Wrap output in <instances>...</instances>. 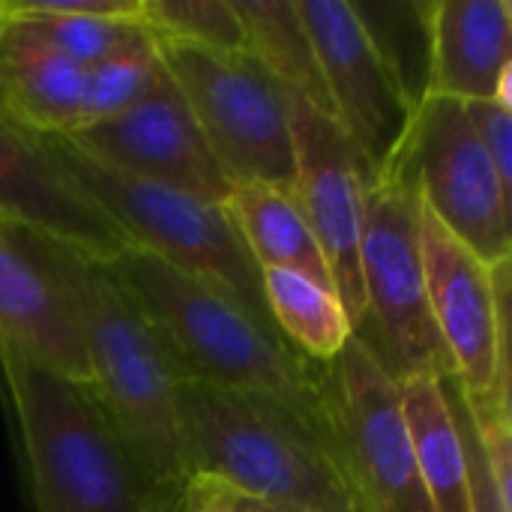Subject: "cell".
<instances>
[{
	"label": "cell",
	"mask_w": 512,
	"mask_h": 512,
	"mask_svg": "<svg viewBox=\"0 0 512 512\" xmlns=\"http://www.w3.org/2000/svg\"><path fill=\"white\" fill-rule=\"evenodd\" d=\"M402 405L414 444L420 483L432 512L471 510V474L459 426V411L450 393V378L411 375L402 378Z\"/></svg>",
	"instance_id": "e0dca14e"
},
{
	"label": "cell",
	"mask_w": 512,
	"mask_h": 512,
	"mask_svg": "<svg viewBox=\"0 0 512 512\" xmlns=\"http://www.w3.org/2000/svg\"><path fill=\"white\" fill-rule=\"evenodd\" d=\"M69 138L84 153L117 171L201 201L225 204L234 189L165 66L156 87L138 105Z\"/></svg>",
	"instance_id": "7c38bea8"
},
{
	"label": "cell",
	"mask_w": 512,
	"mask_h": 512,
	"mask_svg": "<svg viewBox=\"0 0 512 512\" xmlns=\"http://www.w3.org/2000/svg\"><path fill=\"white\" fill-rule=\"evenodd\" d=\"M153 42L141 0H0V60L48 54L93 69Z\"/></svg>",
	"instance_id": "5bb4252c"
},
{
	"label": "cell",
	"mask_w": 512,
	"mask_h": 512,
	"mask_svg": "<svg viewBox=\"0 0 512 512\" xmlns=\"http://www.w3.org/2000/svg\"><path fill=\"white\" fill-rule=\"evenodd\" d=\"M243 24L246 54L288 93L300 96L321 114H330V99L312 36L294 0H234Z\"/></svg>",
	"instance_id": "d6986e66"
},
{
	"label": "cell",
	"mask_w": 512,
	"mask_h": 512,
	"mask_svg": "<svg viewBox=\"0 0 512 512\" xmlns=\"http://www.w3.org/2000/svg\"><path fill=\"white\" fill-rule=\"evenodd\" d=\"M30 249L63 291L87 357V390L102 405L156 486L189 480L180 426L183 372L105 264L27 234Z\"/></svg>",
	"instance_id": "6da1fadb"
},
{
	"label": "cell",
	"mask_w": 512,
	"mask_h": 512,
	"mask_svg": "<svg viewBox=\"0 0 512 512\" xmlns=\"http://www.w3.org/2000/svg\"><path fill=\"white\" fill-rule=\"evenodd\" d=\"M225 207L258 270H288L324 288H333V276L321 255V246L291 192L261 183H243L231 189Z\"/></svg>",
	"instance_id": "ac0fdd59"
},
{
	"label": "cell",
	"mask_w": 512,
	"mask_h": 512,
	"mask_svg": "<svg viewBox=\"0 0 512 512\" xmlns=\"http://www.w3.org/2000/svg\"><path fill=\"white\" fill-rule=\"evenodd\" d=\"M0 225L36 234L63 249L108 264L126 234L60 171L36 132L0 102Z\"/></svg>",
	"instance_id": "4fadbf2b"
},
{
	"label": "cell",
	"mask_w": 512,
	"mask_h": 512,
	"mask_svg": "<svg viewBox=\"0 0 512 512\" xmlns=\"http://www.w3.org/2000/svg\"><path fill=\"white\" fill-rule=\"evenodd\" d=\"M144 512H186V483L183 486H165Z\"/></svg>",
	"instance_id": "484cf974"
},
{
	"label": "cell",
	"mask_w": 512,
	"mask_h": 512,
	"mask_svg": "<svg viewBox=\"0 0 512 512\" xmlns=\"http://www.w3.org/2000/svg\"><path fill=\"white\" fill-rule=\"evenodd\" d=\"M144 21L156 36L204 45L213 51L243 54V24L234 0H141Z\"/></svg>",
	"instance_id": "7402d4cb"
},
{
	"label": "cell",
	"mask_w": 512,
	"mask_h": 512,
	"mask_svg": "<svg viewBox=\"0 0 512 512\" xmlns=\"http://www.w3.org/2000/svg\"><path fill=\"white\" fill-rule=\"evenodd\" d=\"M0 102L36 135H75L87 120V69L63 57L0 60Z\"/></svg>",
	"instance_id": "ffe728a7"
},
{
	"label": "cell",
	"mask_w": 512,
	"mask_h": 512,
	"mask_svg": "<svg viewBox=\"0 0 512 512\" xmlns=\"http://www.w3.org/2000/svg\"><path fill=\"white\" fill-rule=\"evenodd\" d=\"M159 78H162V60H159L156 42L147 51L114 57V60H105L93 69H87V120H84V129L105 123V120L129 111L132 105H138L156 87Z\"/></svg>",
	"instance_id": "603a6c76"
},
{
	"label": "cell",
	"mask_w": 512,
	"mask_h": 512,
	"mask_svg": "<svg viewBox=\"0 0 512 512\" xmlns=\"http://www.w3.org/2000/svg\"><path fill=\"white\" fill-rule=\"evenodd\" d=\"M36 512H144L165 489L138 465L93 393L0 348Z\"/></svg>",
	"instance_id": "277c9868"
},
{
	"label": "cell",
	"mask_w": 512,
	"mask_h": 512,
	"mask_svg": "<svg viewBox=\"0 0 512 512\" xmlns=\"http://www.w3.org/2000/svg\"><path fill=\"white\" fill-rule=\"evenodd\" d=\"M105 267L144 312L186 384L267 399L330 423L321 366L303 360L231 297L132 243Z\"/></svg>",
	"instance_id": "7a4b0ae2"
},
{
	"label": "cell",
	"mask_w": 512,
	"mask_h": 512,
	"mask_svg": "<svg viewBox=\"0 0 512 512\" xmlns=\"http://www.w3.org/2000/svg\"><path fill=\"white\" fill-rule=\"evenodd\" d=\"M420 189L408 150L393 171L369 186L360 234V285L366 300V342L402 381L411 375L450 378L441 339L435 333L420 249ZM363 339V336H360Z\"/></svg>",
	"instance_id": "52a82bcc"
},
{
	"label": "cell",
	"mask_w": 512,
	"mask_h": 512,
	"mask_svg": "<svg viewBox=\"0 0 512 512\" xmlns=\"http://www.w3.org/2000/svg\"><path fill=\"white\" fill-rule=\"evenodd\" d=\"M60 171L126 234L186 276L222 291L258 324L276 333L264 306L261 270L252 261L225 204L117 171L84 153L66 135H39ZM279 336V333H276Z\"/></svg>",
	"instance_id": "5b68a950"
},
{
	"label": "cell",
	"mask_w": 512,
	"mask_h": 512,
	"mask_svg": "<svg viewBox=\"0 0 512 512\" xmlns=\"http://www.w3.org/2000/svg\"><path fill=\"white\" fill-rule=\"evenodd\" d=\"M330 429L363 512H432L408 432L402 384L354 336L336 360L321 366Z\"/></svg>",
	"instance_id": "ba28073f"
},
{
	"label": "cell",
	"mask_w": 512,
	"mask_h": 512,
	"mask_svg": "<svg viewBox=\"0 0 512 512\" xmlns=\"http://www.w3.org/2000/svg\"><path fill=\"white\" fill-rule=\"evenodd\" d=\"M0 348H12L87 387V357L72 309L24 231L0 225Z\"/></svg>",
	"instance_id": "9a60e30c"
},
{
	"label": "cell",
	"mask_w": 512,
	"mask_h": 512,
	"mask_svg": "<svg viewBox=\"0 0 512 512\" xmlns=\"http://www.w3.org/2000/svg\"><path fill=\"white\" fill-rule=\"evenodd\" d=\"M285 93L294 141V201L309 222L333 276L354 333L363 327L366 300L360 285V234L369 186L375 183L366 159L339 123L300 96Z\"/></svg>",
	"instance_id": "8fae6325"
},
{
	"label": "cell",
	"mask_w": 512,
	"mask_h": 512,
	"mask_svg": "<svg viewBox=\"0 0 512 512\" xmlns=\"http://www.w3.org/2000/svg\"><path fill=\"white\" fill-rule=\"evenodd\" d=\"M294 3L318 54L330 114L378 180L405 156L417 105L372 39L354 0Z\"/></svg>",
	"instance_id": "9c48e42d"
},
{
	"label": "cell",
	"mask_w": 512,
	"mask_h": 512,
	"mask_svg": "<svg viewBox=\"0 0 512 512\" xmlns=\"http://www.w3.org/2000/svg\"><path fill=\"white\" fill-rule=\"evenodd\" d=\"M180 426L189 477L297 512H363L330 423L285 405L183 384Z\"/></svg>",
	"instance_id": "3957f363"
},
{
	"label": "cell",
	"mask_w": 512,
	"mask_h": 512,
	"mask_svg": "<svg viewBox=\"0 0 512 512\" xmlns=\"http://www.w3.org/2000/svg\"><path fill=\"white\" fill-rule=\"evenodd\" d=\"M228 492H231V489H228ZM231 510L234 512H297V510H285V507H276V504L255 501V498H243V495H234V492H231Z\"/></svg>",
	"instance_id": "4316f807"
},
{
	"label": "cell",
	"mask_w": 512,
	"mask_h": 512,
	"mask_svg": "<svg viewBox=\"0 0 512 512\" xmlns=\"http://www.w3.org/2000/svg\"><path fill=\"white\" fill-rule=\"evenodd\" d=\"M156 51L231 186L261 183L294 192V141L282 87L246 51L228 54L168 36H156Z\"/></svg>",
	"instance_id": "8992f818"
},
{
	"label": "cell",
	"mask_w": 512,
	"mask_h": 512,
	"mask_svg": "<svg viewBox=\"0 0 512 512\" xmlns=\"http://www.w3.org/2000/svg\"><path fill=\"white\" fill-rule=\"evenodd\" d=\"M261 291L276 333L309 363L327 366L357 336L333 288L288 270H261Z\"/></svg>",
	"instance_id": "44dd1931"
},
{
	"label": "cell",
	"mask_w": 512,
	"mask_h": 512,
	"mask_svg": "<svg viewBox=\"0 0 512 512\" xmlns=\"http://www.w3.org/2000/svg\"><path fill=\"white\" fill-rule=\"evenodd\" d=\"M408 162L426 210L483 264L512 258V189L483 150L465 105L423 96L414 114Z\"/></svg>",
	"instance_id": "30bf717a"
},
{
	"label": "cell",
	"mask_w": 512,
	"mask_h": 512,
	"mask_svg": "<svg viewBox=\"0 0 512 512\" xmlns=\"http://www.w3.org/2000/svg\"><path fill=\"white\" fill-rule=\"evenodd\" d=\"M462 105L501 183L512 189V108L498 105L495 99H477Z\"/></svg>",
	"instance_id": "cb8c5ba5"
},
{
	"label": "cell",
	"mask_w": 512,
	"mask_h": 512,
	"mask_svg": "<svg viewBox=\"0 0 512 512\" xmlns=\"http://www.w3.org/2000/svg\"><path fill=\"white\" fill-rule=\"evenodd\" d=\"M186 512H234L231 492L222 483L189 477L186 480Z\"/></svg>",
	"instance_id": "d4e9b609"
},
{
	"label": "cell",
	"mask_w": 512,
	"mask_h": 512,
	"mask_svg": "<svg viewBox=\"0 0 512 512\" xmlns=\"http://www.w3.org/2000/svg\"><path fill=\"white\" fill-rule=\"evenodd\" d=\"M426 96L456 102L492 99L512 66L510 0H435L426 3Z\"/></svg>",
	"instance_id": "2e32d148"
}]
</instances>
